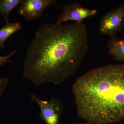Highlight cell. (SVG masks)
<instances>
[{"label":"cell","mask_w":124,"mask_h":124,"mask_svg":"<svg viewBox=\"0 0 124 124\" xmlns=\"http://www.w3.org/2000/svg\"><path fill=\"white\" fill-rule=\"evenodd\" d=\"M31 101L36 102L40 109V116L46 124H59V118L64 107L62 102L54 96L49 101L42 100L35 94L31 95Z\"/></svg>","instance_id":"4"},{"label":"cell","mask_w":124,"mask_h":124,"mask_svg":"<svg viewBox=\"0 0 124 124\" xmlns=\"http://www.w3.org/2000/svg\"><path fill=\"white\" fill-rule=\"evenodd\" d=\"M5 25L0 28V49H3L6 41L9 37L22 29L20 22H6Z\"/></svg>","instance_id":"8"},{"label":"cell","mask_w":124,"mask_h":124,"mask_svg":"<svg viewBox=\"0 0 124 124\" xmlns=\"http://www.w3.org/2000/svg\"><path fill=\"white\" fill-rule=\"evenodd\" d=\"M73 124H90V123H87V124H76V123H73Z\"/></svg>","instance_id":"12"},{"label":"cell","mask_w":124,"mask_h":124,"mask_svg":"<svg viewBox=\"0 0 124 124\" xmlns=\"http://www.w3.org/2000/svg\"><path fill=\"white\" fill-rule=\"evenodd\" d=\"M99 32L110 37H116L119 32L124 31V3L108 12L102 18Z\"/></svg>","instance_id":"3"},{"label":"cell","mask_w":124,"mask_h":124,"mask_svg":"<svg viewBox=\"0 0 124 124\" xmlns=\"http://www.w3.org/2000/svg\"><path fill=\"white\" fill-rule=\"evenodd\" d=\"M56 2L54 0H23L19 13L27 21L35 20L42 15L46 8Z\"/></svg>","instance_id":"6"},{"label":"cell","mask_w":124,"mask_h":124,"mask_svg":"<svg viewBox=\"0 0 124 124\" xmlns=\"http://www.w3.org/2000/svg\"><path fill=\"white\" fill-rule=\"evenodd\" d=\"M108 53L117 61L124 62V38L110 37L107 42Z\"/></svg>","instance_id":"7"},{"label":"cell","mask_w":124,"mask_h":124,"mask_svg":"<svg viewBox=\"0 0 124 124\" xmlns=\"http://www.w3.org/2000/svg\"><path fill=\"white\" fill-rule=\"evenodd\" d=\"M88 39L83 22L43 24L28 48L23 77L37 86L62 84L82 64L88 50Z\"/></svg>","instance_id":"1"},{"label":"cell","mask_w":124,"mask_h":124,"mask_svg":"<svg viewBox=\"0 0 124 124\" xmlns=\"http://www.w3.org/2000/svg\"><path fill=\"white\" fill-rule=\"evenodd\" d=\"M23 0H0V15L5 22L8 21L9 14L14 9L21 4Z\"/></svg>","instance_id":"9"},{"label":"cell","mask_w":124,"mask_h":124,"mask_svg":"<svg viewBox=\"0 0 124 124\" xmlns=\"http://www.w3.org/2000/svg\"><path fill=\"white\" fill-rule=\"evenodd\" d=\"M78 117L90 124H108L124 119V64L92 69L72 85Z\"/></svg>","instance_id":"2"},{"label":"cell","mask_w":124,"mask_h":124,"mask_svg":"<svg viewBox=\"0 0 124 124\" xmlns=\"http://www.w3.org/2000/svg\"><path fill=\"white\" fill-rule=\"evenodd\" d=\"M16 51L13 50L10 54L6 56H2L0 55V67L3 66L7 62H12L11 60H9V58L15 54Z\"/></svg>","instance_id":"10"},{"label":"cell","mask_w":124,"mask_h":124,"mask_svg":"<svg viewBox=\"0 0 124 124\" xmlns=\"http://www.w3.org/2000/svg\"><path fill=\"white\" fill-rule=\"evenodd\" d=\"M97 13V10L95 9L86 8L80 4L74 2L63 7L62 12L58 16L56 23L60 24L68 20L83 22L85 19L95 16Z\"/></svg>","instance_id":"5"},{"label":"cell","mask_w":124,"mask_h":124,"mask_svg":"<svg viewBox=\"0 0 124 124\" xmlns=\"http://www.w3.org/2000/svg\"><path fill=\"white\" fill-rule=\"evenodd\" d=\"M9 82V79L8 78L0 77V97L2 95Z\"/></svg>","instance_id":"11"}]
</instances>
